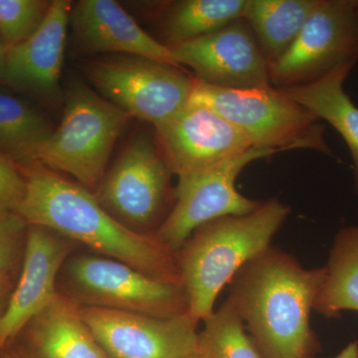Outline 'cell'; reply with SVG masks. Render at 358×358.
I'll list each match as a JSON object with an SVG mask.
<instances>
[{
	"instance_id": "23",
	"label": "cell",
	"mask_w": 358,
	"mask_h": 358,
	"mask_svg": "<svg viewBox=\"0 0 358 358\" xmlns=\"http://www.w3.org/2000/svg\"><path fill=\"white\" fill-rule=\"evenodd\" d=\"M197 350L203 358H265L236 308L228 299L202 320Z\"/></svg>"
},
{
	"instance_id": "13",
	"label": "cell",
	"mask_w": 358,
	"mask_h": 358,
	"mask_svg": "<svg viewBox=\"0 0 358 358\" xmlns=\"http://www.w3.org/2000/svg\"><path fill=\"white\" fill-rule=\"evenodd\" d=\"M155 138L167 166L178 178L253 148L239 129L217 113L192 103L155 128Z\"/></svg>"
},
{
	"instance_id": "24",
	"label": "cell",
	"mask_w": 358,
	"mask_h": 358,
	"mask_svg": "<svg viewBox=\"0 0 358 358\" xmlns=\"http://www.w3.org/2000/svg\"><path fill=\"white\" fill-rule=\"evenodd\" d=\"M51 4L46 0H0V36L7 48L29 38L43 23Z\"/></svg>"
},
{
	"instance_id": "6",
	"label": "cell",
	"mask_w": 358,
	"mask_h": 358,
	"mask_svg": "<svg viewBox=\"0 0 358 358\" xmlns=\"http://www.w3.org/2000/svg\"><path fill=\"white\" fill-rule=\"evenodd\" d=\"M81 70L103 98L155 129L187 107L194 89L195 77L179 66L140 56L85 60Z\"/></svg>"
},
{
	"instance_id": "22",
	"label": "cell",
	"mask_w": 358,
	"mask_h": 358,
	"mask_svg": "<svg viewBox=\"0 0 358 358\" xmlns=\"http://www.w3.org/2000/svg\"><path fill=\"white\" fill-rule=\"evenodd\" d=\"M53 131L48 120L36 110L0 93V154L28 164L36 162L39 148Z\"/></svg>"
},
{
	"instance_id": "21",
	"label": "cell",
	"mask_w": 358,
	"mask_h": 358,
	"mask_svg": "<svg viewBox=\"0 0 358 358\" xmlns=\"http://www.w3.org/2000/svg\"><path fill=\"white\" fill-rule=\"evenodd\" d=\"M319 0H248L244 18L270 65L299 36Z\"/></svg>"
},
{
	"instance_id": "5",
	"label": "cell",
	"mask_w": 358,
	"mask_h": 358,
	"mask_svg": "<svg viewBox=\"0 0 358 358\" xmlns=\"http://www.w3.org/2000/svg\"><path fill=\"white\" fill-rule=\"evenodd\" d=\"M190 103L217 113L239 129L253 148L278 152L312 150L333 155L319 117L273 86L222 89L195 78Z\"/></svg>"
},
{
	"instance_id": "20",
	"label": "cell",
	"mask_w": 358,
	"mask_h": 358,
	"mask_svg": "<svg viewBox=\"0 0 358 358\" xmlns=\"http://www.w3.org/2000/svg\"><path fill=\"white\" fill-rule=\"evenodd\" d=\"M324 268L313 310L327 319H336L345 310L358 312V226L338 231Z\"/></svg>"
},
{
	"instance_id": "3",
	"label": "cell",
	"mask_w": 358,
	"mask_h": 358,
	"mask_svg": "<svg viewBox=\"0 0 358 358\" xmlns=\"http://www.w3.org/2000/svg\"><path fill=\"white\" fill-rule=\"evenodd\" d=\"M289 213V205L274 197L251 213L214 219L193 231L176 256L188 312L197 322L214 313L238 271L272 245Z\"/></svg>"
},
{
	"instance_id": "27",
	"label": "cell",
	"mask_w": 358,
	"mask_h": 358,
	"mask_svg": "<svg viewBox=\"0 0 358 358\" xmlns=\"http://www.w3.org/2000/svg\"><path fill=\"white\" fill-rule=\"evenodd\" d=\"M334 358H358V341H355L348 343V345Z\"/></svg>"
},
{
	"instance_id": "29",
	"label": "cell",
	"mask_w": 358,
	"mask_h": 358,
	"mask_svg": "<svg viewBox=\"0 0 358 358\" xmlns=\"http://www.w3.org/2000/svg\"><path fill=\"white\" fill-rule=\"evenodd\" d=\"M6 277H4V273L0 274V319H1L2 315H3L6 308H4V296H6Z\"/></svg>"
},
{
	"instance_id": "8",
	"label": "cell",
	"mask_w": 358,
	"mask_h": 358,
	"mask_svg": "<svg viewBox=\"0 0 358 358\" xmlns=\"http://www.w3.org/2000/svg\"><path fill=\"white\" fill-rule=\"evenodd\" d=\"M65 293L81 306L109 308L157 317L188 313L182 285L162 281L103 256L69 257L64 266Z\"/></svg>"
},
{
	"instance_id": "1",
	"label": "cell",
	"mask_w": 358,
	"mask_h": 358,
	"mask_svg": "<svg viewBox=\"0 0 358 358\" xmlns=\"http://www.w3.org/2000/svg\"><path fill=\"white\" fill-rule=\"evenodd\" d=\"M30 164L24 197L14 209L28 226L47 228L162 281L182 285L178 256L157 235L129 229L79 183L39 162Z\"/></svg>"
},
{
	"instance_id": "25",
	"label": "cell",
	"mask_w": 358,
	"mask_h": 358,
	"mask_svg": "<svg viewBox=\"0 0 358 358\" xmlns=\"http://www.w3.org/2000/svg\"><path fill=\"white\" fill-rule=\"evenodd\" d=\"M13 210L0 211V274L15 260L18 244L27 224Z\"/></svg>"
},
{
	"instance_id": "16",
	"label": "cell",
	"mask_w": 358,
	"mask_h": 358,
	"mask_svg": "<svg viewBox=\"0 0 358 358\" xmlns=\"http://www.w3.org/2000/svg\"><path fill=\"white\" fill-rule=\"evenodd\" d=\"M69 25L78 53L140 56L181 67L171 49L145 32L114 0H80L73 4Z\"/></svg>"
},
{
	"instance_id": "15",
	"label": "cell",
	"mask_w": 358,
	"mask_h": 358,
	"mask_svg": "<svg viewBox=\"0 0 358 358\" xmlns=\"http://www.w3.org/2000/svg\"><path fill=\"white\" fill-rule=\"evenodd\" d=\"M72 7L70 0H53L38 29L7 52V83L53 106L63 99L60 77Z\"/></svg>"
},
{
	"instance_id": "14",
	"label": "cell",
	"mask_w": 358,
	"mask_h": 358,
	"mask_svg": "<svg viewBox=\"0 0 358 358\" xmlns=\"http://www.w3.org/2000/svg\"><path fill=\"white\" fill-rule=\"evenodd\" d=\"M75 244L54 231L29 226L20 282L0 319V348L55 298L59 275Z\"/></svg>"
},
{
	"instance_id": "18",
	"label": "cell",
	"mask_w": 358,
	"mask_h": 358,
	"mask_svg": "<svg viewBox=\"0 0 358 358\" xmlns=\"http://www.w3.org/2000/svg\"><path fill=\"white\" fill-rule=\"evenodd\" d=\"M355 66L343 65L313 83L279 90L329 124L345 141L352 155L358 197V107L345 90L346 78Z\"/></svg>"
},
{
	"instance_id": "4",
	"label": "cell",
	"mask_w": 358,
	"mask_h": 358,
	"mask_svg": "<svg viewBox=\"0 0 358 358\" xmlns=\"http://www.w3.org/2000/svg\"><path fill=\"white\" fill-rule=\"evenodd\" d=\"M63 102L62 120L39 148L36 162L69 174L96 195L115 141L133 117L76 78L66 87Z\"/></svg>"
},
{
	"instance_id": "17",
	"label": "cell",
	"mask_w": 358,
	"mask_h": 358,
	"mask_svg": "<svg viewBox=\"0 0 358 358\" xmlns=\"http://www.w3.org/2000/svg\"><path fill=\"white\" fill-rule=\"evenodd\" d=\"M27 327L37 358H110L85 322L81 306L60 292Z\"/></svg>"
},
{
	"instance_id": "31",
	"label": "cell",
	"mask_w": 358,
	"mask_h": 358,
	"mask_svg": "<svg viewBox=\"0 0 358 358\" xmlns=\"http://www.w3.org/2000/svg\"><path fill=\"white\" fill-rule=\"evenodd\" d=\"M3 358H23L21 357H18V355H7V357Z\"/></svg>"
},
{
	"instance_id": "30",
	"label": "cell",
	"mask_w": 358,
	"mask_h": 358,
	"mask_svg": "<svg viewBox=\"0 0 358 358\" xmlns=\"http://www.w3.org/2000/svg\"><path fill=\"white\" fill-rule=\"evenodd\" d=\"M183 358H203V357H202L201 355H200L199 352H195L192 353V355H187V357H185Z\"/></svg>"
},
{
	"instance_id": "2",
	"label": "cell",
	"mask_w": 358,
	"mask_h": 358,
	"mask_svg": "<svg viewBox=\"0 0 358 358\" xmlns=\"http://www.w3.org/2000/svg\"><path fill=\"white\" fill-rule=\"evenodd\" d=\"M324 278V267L305 268L271 245L231 280L227 299L265 358H315L320 352L310 315Z\"/></svg>"
},
{
	"instance_id": "26",
	"label": "cell",
	"mask_w": 358,
	"mask_h": 358,
	"mask_svg": "<svg viewBox=\"0 0 358 358\" xmlns=\"http://www.w3.org/2000/svg\"><path fill=\"white\" fill-rule=\"evenodd\" d=\"M24 176L16 171L10 159L0 154V211L13 210L25 194Z\"/></svg>"
},
{
	"instance_id": "11",
	"label": "cell",
	"mask_w": 358,
	"mask_h": 358,
	"mask_svg": "<svg viewBox=\"0 0 358 358\" xmlns=\"http://www.w3.org/2000/svg\"><path fill=\"white\" fill-rule=\"evenodd\" d=\"M81 313L110 358H183L197 350L199 322L189 312L157 317L81 306Z\"/></svg>"
},
{
	"instance_id": "12",
	"label": "cell",
	"mask_w": 358,
	"mask_h": 358,
	"mask_svg": "<svg viewBox=\"0 0 358 358\" xmlns=\"http://www.w3.org/2000/svg\"><path fill=\"white\" fill-rule=\"evenodd\" d=\"M179 65L195 78L222 89H257L272 86L270 63L245 18L199 38L171 47Z\"/></svg>"
},
{
	"instance_id": "19",
	"label": "cell",
	"mask_w": 358,
	"mask_h": 358,
	"mask_svg": "<svg viewBox=\"0 0 358 358\" xmlns=\"http://www.w3.org/2000/svg\"><path fill=\"white\" fill-rule=\"evenodd\" d=\"M152 4L160 43L171 48L244 18L248 0H178Z\"/></svg>"
},
{
	"instance_id": "28",
	"label": "cell",
	"mask_w": 358,
	"mask_h": 358,
	"mask_svg": "<svg viewBox=\"0 0 358 358\" xmlns=\"http://www.w3.org/2000/svg\"><path fill=\"white\" fill-rule=\"evenodd\" d=\"M7 52H8V48H7L6 43H4L3 40L0 36V78H3L4 76Z\"/></svg>"
},
{
	"instance_id": "7",
	"label": "cell",
	"mask_w": 358,
	"mask_h": 358,
	"mask_svg": "<svg viewBox=\"0 0 358 358\" xmlns=\"http://www.w3.org/2000/svg\"><path fill=\"white\" fill-rule=\"evenodd\" d=\"M173 176L155 136L138 134L108 169L95 196L129 229L155 234L176 202Z\"/></svg>"
},
{
	"instance_id": "10",
	"label": "cell",
	"mask_w": 358,
	"mask_h": 358,
	"mask_svg": "<svg viewBox=\"0 0 358 358\" xmlns=\"http://www.w3.org/2000/svg\"><path fill=\"white\" fill-rule=\"evenodd\" d=\"M275 154V150L252 148L199 173L178 178L173 209L155 234L178 254L193 231L202 224L257 210L263 201L241 194L236 180L252 162Z\"/></svg>"
},
{
	"instance_id": "9",
	"label": "cell",
	"mask_w": 358,
	"mask_h": 358,
	"mask_svg": "<svg viewBox=\"0 0 358 358\" xmlns=\"http://www.w3.org/2000/svg\"><path fill=\"white\" fill-rule=\"evenodd\" d=\"M358 63V0H319L288 51L270 65V83L289 89L313 83Z\"/></svg>"
},
{
	"instance_id": "32",
	"label": "cell",
	"mask_w": 358,
	"mask_h": 358,
	"mask_svg": "<svg viewBox=\"0 0 358 358\" xmlns=\"http://www.w3.org/2000/svg\"><path fill=\"white\" fill-rule=\"evenodd\" d=\"M357 64H358V63H357Z\"/></svg>"
}]
</instances>
